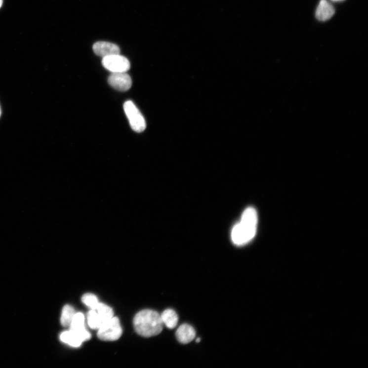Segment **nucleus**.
Here are the masks:
<instances>
[{"mask_svg":"<svg viewBox=\"0 0 368 368\" xmlns=\"http://www.w3.org/2000/svg\"><path fill=\"white\" fill-rule=\"evenodd\" d=\"M258 216L256 210L247 208L243 213L240 222L235 225L232 231L231 238L237 245H243L251 241L257 231Z\"/></svg>","mask_w":368,"mask_h":368,"instance_id":"f257e3e1","label":"nucleus"},{"mask_svg":"<svg viewBox=\"0 0 368 368\" xmlns=\"http://www.w3.org/2000/svg\"><path fill=\"white\" fill-rule=\"evenodd\" d=\"M133 323L137 333L146 337L157 335L163 329L164 324L161 315L151 310L139 312L135 316Z\"/></svg>","mask_w":368,"mask_h":368,"instance_id":"f03ea898","label":"nucleus"},{"mask_svg":"<svg viewBox=\"0 0 368 368\" xmlns=\"http://www.w3.org/2000/svg\"><path fill=\"white\" fill-rule=\"evenodd\" d=\"M122 333L123 329L119 319L113 317L102 324L98 329L97 336L102 341H115L119 339Z\"/></svg>","mask_w":368,"mask_h":368,"instance_id":"7ed1b4c3","label":"nucleus"},{"mask_svg":"<svg viewBox=\"0 0 368 368\" xmlns=\"http://www.w3.org/2000/svg\"><path fill=\"white\" fill-rule=\"evenodd\" d=\"M123 108L131 128L137 132L143 131L146 127V122L134 103L130 100L126 101Z\"/></svg>","mask_w":368,"mask_h":368,"instance_id":"20e7f679","label":"nucleus"},{"mask_svg":"<svg viewBox=\"0 0 368 368\" xmlns=\"http://www.w3.org/2000/svg\"><path fill=\"white\" fill-rule=\"evenodd\" d=\"M102 64L103 66L112 73L127 72L130 68L128 59L120 54L103 58Z\"/></svg>","mask_w":368,"mask_h":368,"instance_id":"39448f33","label":"nucleus"},{"mask_svg":"<svg viewBox=\"0 0 368 368\" xmlns=\"http://www.w3.org/2000/svg\"><path fill=\"white\" fill-rule=\"evenodd\" d=\"M108 82L114 89L122 92L128 90L132 85L131 79L126 72L112 73Z\"/></svg>","mask_w":368,"mask_h":368,"instance_id":"423d86ee","label":"nucleus"},{"mask_svg":"<svg viewBox=\"0 0 368 368\" xmlns=\"http://www.w3.org/2000/svg\"><path fill=\"white\" fill-rule=\"evenodd\" d=\"M84 319L82 313H76L69 327L70 330L79 335L83 342L89 340L91 337L90 333L85 328Z\"/></svg>","mask_w":368,"mask_h":368,"instance_id":"0eeeda50","label":"nucleus"},{"mask_svg":"<svg viewBox=\"0 0 368 368\" xmlns=\"http://www.w3.org/2000/svg\"><path fill=\"white\" fill-rule=\"evenodd\" d=\"M93 50L98 56L103 58L120 54L121 50L116 44L108 41H98L94 44Z\"/></svg>","mask_w":368,"mask_h":368,"instance_id":"6e6552de","label":"nucleus"},{"mask_svg":"<svg viewBox=\"0 0 368 368\" xmlns=\"http://www.w3.org/2000/svg\"><path fill=\"white\" fill-rule=\"evenodd\" d=\"M335 13L334 7L327 0H321L316 12L318 20L325 21L330 19Z\"/></svg>","mask_w":368,"mask_h":368,"instance_id":"1a4fd4ad","label":"nucleus"},{"mask_svg":"<svg viewBox=\"0 0 368 368\" xmlns=\"http://www.w3.org/2000/svg\"><path fill=\"white\" fill-rule=\"evenodd\" d=\"M196 335L195 329L186 324L180 326L176 332V338L180 343L183 344L190 343L194 340Z\"/></svg>","mask_w":368,"mask_h":368,"instance_id":"9d476101","label":"nucleus"},{"mask_svg":"<svg viewBox=\"0 0 368 368\" xmlns=\"http://www.w3.org/2000/svg\"><path fill=\"white\" fill-rule=\"evenodd\" d=\"M162 321L169 329H173L178 325L179 318L177 314L172 309H167L161 315Z\"/></svg>","mask_w":368,"mask_h":368,"instance_id":"9b49d317","label":"nucleus"},{"mask_svg":"<svg viewBox=\"0 0 368 368\" xmlns=\"http://www.w3.org/2000/svg\"><path fill=\"white\" fill-rule=\"evenodd\" d=\"M60 340L74 347H79L83 342L79 335L70 330L63 332L60 335Z\"/></svg>","mask_w":368,"mask_h":368,"instance_id":"f8f14e48","label":"nucleus"},{"mask_svg":"<svg viewBox=\"0 0 368 368\" xmlns=\"http://www.w3.org/2000/svg\"><path fill=\"white\" fill-rule=\"evenodd\" d=\"M75 314V309L71 306L69 305L65 306L63 309L61 318L62 325L65 327H69Z\"/></svg>","mask_w":368,"mask_h":368,"instance_id":"ddd939ff","label":"nucleus"},{"mask_svg":"<svg viewBox=\"0 0 368 368\" xmlns=\"http://www.w3.org/2000/svg\"><path fill=\"white\" fill-rule=\"evenodd\" d=\"M96 311L102 324L113 317L114 313L112 308L104 303H99Z\"/></svg>","mask_w":368,"mask_h":368,"instance_id":"4468645a","label":"nucleus"},{"mask_svg":"<svg viewBox=\"0 0 368 368\" xmlns=\"http://www.w3.org/2000/svg\"><path fill=\"white\" fill-rule=\"evenodd\" d=\"M88 325L92 329H98L102 325V322L95 310H91L87 314Z\"/></svg>","mask_w":368,"mask_h":368,"instance_id":"2eb2a0df","label":"nucleus"},{"mask_svg":"<svg viewBox=\"0 0 368 368\" xmlns=\"http://www.w3.org/2000/svg\"><path fill=\"white\" fill-rule=\"evenodd\" d=\"M82 302L87 307H89L92 310H96L99 304V302L97 297L92 293H85L82 297Z\"/></svg>","mask_w":368,"mask_h":368,"instance_id":"dca6fc26","label":"nucleus"},{"mask_svg":"<svg viewBox=\"0 0 368 368\" xmlns=\"http://www.w3.org/2000/svg\"><path fill=\"white\" fill-rule=\"evenodd\" d=\"M3 4V0H0V8L1 7Z\"/></svg>","mask_w":368,"mask_h":368,"instance_id":"f3484780","label":"nucleus"},{"mask_svg":"<svg viewBox=\"0 0 368 368\" xmlns=\"http://www.w3.org/2000/svg\"><path fill=\"white\" fill-rule=\"evenodd\" d=\"M196 342L197 343L200 342H201V338H198L197 339V340H196Z\"/></svg>","mask_w":368,"mask_h":368,"instance_id":"a211bd4d","label":"nucleus"},{"mask_svg":"<svg viewBox=\"0 0 368 368\" xmlns=\"http://www.w3.org/2000/svg\"><path fill=\"white\" fill-rule=\"evenodd\" d=\"M1 108H0V117H1Z\"/></svg>","mask_w":368,"mask_h":368,"instance_id":"6ab92c4d","label":"nucleus"},{"mask_svg":"<svg viewBox=\"0 0 368 368\" xmlns=\"http://www.w3.org/2000/svg\"><path fill=\"white\" fill-rule=\"evenodd\" d=\"M333 1H342V0H333Z\"/></svg>","mask_w":368,"mask_h":368,"instance_id":"aec40b11","label":"nucleus"}]
</instances>
